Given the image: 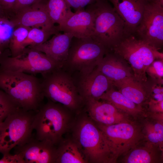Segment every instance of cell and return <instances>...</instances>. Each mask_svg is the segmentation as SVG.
I'll return each mask as SVG.
<instances>
[{"instance_id":"3957f363","label":"cell","mask_w":163,"mask_h":163,"mask_svg":"<svg viewBox=\"0 0 163 163\" xmlns=\"http://www.w3.org/2000/svg\"><path fill=\"white\" fill-rule=\"evenodd\" d=\"M70 111L62 104L48 100L34 115L32 127L36 131V138L56 146L58 144L70 125Z\"/></svg>"},{"instance_id":"9c48e42d","label":"cell","mask_w":163,"mask_h":163,"mask_svg":"<svg viewBox=\"0 0 163 163\" xmlns=\"http://www.w3.org/2000/svg\"><path fill=\"white\" fill-rule=\"evenodd\" d=\"M62 66L44 53L28 47L16 57L10 56L7 50L0 55V68L34 75L45 74Z\"/></svg>"},{"instance_id":"d6986e66","label":"cell","mask_w":163,"mask_h":163,"mask_svg":"<svg viewBox=\"0 0 163 163\" xmlns=\"http://www.w3.org/2000/svg\"><path fill=\"white\" fill-rule=\"evenodd\" d=\"M73 37L72 34L69 33H59L42 44L28 47L44 53L54 61L63 65L67 59Z\"/></svg>"},{"instance_id":"8fae6325","label":"cell","mask_w":163,"mask_h":163,"mask_svg":"<svg viewBox=\"0 0 163 163\" xmlns=\"http://www.w3.org/2000/svg\"><path fill=\"white\" fill-rule=\"evenodd\" d=\"M135 33L139 38L160 49L163 44V5L148 0Z\"/></svg>"},{"instance_id":"f546056e","label":"cell","mask_w":163,"mask_h":163,"mask_svg":"<svg viewBox=\"0 0 163 163\" xmlns=\"http://www.w3.org/2000/svg\"><path fill=\"white\" fill-rule=\"evenodd\" d=\"M18 108L9 96L0 89V114L6 117Z\"/></svg>"},{"instance_id":"2e32d148","label":"cell","mask_w":163,"mask_h":163,"mask_svg":"<svg viewBox=\"0 0 163 163\" xmlns=\"http://www.w3.org/2000/svg\"><path fill=\"white\" fill-rule=\"evenodd\" d=\"M126 62L118 55L108 52L96 68L112 82L113 86L117 88L135 80L132 69Z\"/></svg>"},{"instance_id":"74e56055","label":"cell","mask_w":163,"mask_h":163,"mask_svg":"<svg viewBox=\"0 0 163 163\" xmlns=\"http://www.w3.org/2000/svg\"><path fill=\"white\" fill-rule=\"evenodd\" d=\"M0 17H6L9 18L8 15L0 4Z\"/></svg>"},{"instance_id":"6da1fadb","label":"cell","mask_w":163,"mask_h":163,"mask_svg":"<svg viewBox=\"0 0 163 163\" xmlns=\"http://www.w3.org/2000/svg\"><path fill=\"white\" fill-rule=\"evenodd\" d=\"M0 89L23 110L36 112L43 104L41 80L34 75L0 68Z\"/></svg>"},{"instance_id":"d6a6232c","label":"cell","mask_w":163,"mask_h":163,"mask_svg":"<svg viewBox=\"0 0 163 163\" xmlns=\"http://www.w3.org/2000/svg\"><path fill=\"white\" fill-rule=\"evenodd\" d=\"M146 103L149 105V112L152 113H163V101H158L151 98Z\"/></svg>"},{"instance_id":"1f68e13d","label":"cell","mask_w":163,"mask_h":163,"mask_svg":"<svg viewBox=\"0 0 163 163\" xmlns=\"http://www.w3.org/2000/svg\"><path fill=\"white\" fill-rule=\"evenodd\" d=\"M39 1L40 0H16L13 10L12 16L22 9L33 5Z\"/></svg>"},{"instance_id":"ba28073f","label":"cell","mask_w":163,"mask_h":163,"mask_svg":"<svg viewBox=\"0 0 163 163\" xmlns=\"http://www.w3.org/2000/svg\"><path fill=\"white\" fill-rule=\"evenodd\" d=\"M36 112L18 108L0 123V152L10 153L16 146L30 137Z\"/></svg>"},{"instance_id":"f1b7e54d","label":"cell","mask_w":163,"mask_h":163,"mask_svg":"<svg viewBox=\"0 0 163 163\" xmlns=\"http://www.w3.org/2000/svg\"><path fill=\"white\" fill-rule=\"evenodd\" d=\"M146 73L154 82L158 84H163V59L153 61L147 68Z\"/></svg>"},{"instance_id":"4dcf8cb0","label":"cell","mask_w":163,"mask_h":163,"mask_svg":"<svg viewBox=\"0 0 163 163\" xmlns=\"http://www.w3.org/2000/svg\"><path fill=\"white\" fill-rule=\"evenodd\" d=\"M68 6L75 11L85 9V7L98 0H64Z\"/></svg>"},{"instance_id":"52a82bcc","label":"cell","mask_w":163,"mask_h":163,"mask_svg":"<svg viewBox=\"0 0 163 163\" xmlns=\"http://www.w3.org/2000/svg\"><path fill=\"white\" fill-rule=\"evenodd\" d=\"M74 133L75 140L88 161L96 163L115 162L104 135L88 117H84L79 120Z\"/></svg>"},{"instance_id":"4316f807","label":"cell","mask_w":163,"mask_h":163,"mask_svg":"<svg viewBox=\"0 0 163 163\" xmlns=\"http://www.w3.org/2000/svg\"><path fill=\"white\" fill-rule=\"evenodd\" d=\"M30 27L20 26L15 27L10 40L9 49L11 56L15 57L21 54L24 49L23 43Z\"/></svg>"},{"instance_id":"9a60e30c","label":"cell","mask_w":163,"mask_h":163,"mask_svg":"<svg viewBox=\"0 0 163 163\" xmlns=\"http://www.w3.org/2000/svg\"><path fill=\"white\" fill-rule=\"evenodd\" d=\"M124 24L125 37L133 34L143 17L148 0H107Z\"/></svg>"},{"instance_id":"4fadbf2b","label":"cell","mask_w":163,"mask_h":163,"mask_svg":"<svg viewBox=\"0 0 163 163\" xmlns=\"http://www.w3.org/2000/svg\"><path fill=\"white\" fill-rule=\"evenodd\" d=\"M72 77L85 102L90 99L99 100L113 86L112 82L96 68L87 75Z\"/></svg>"},{"instance_id":"d590c367","label":"cell","mask_w":163,"mask_h":163,"mask_svg":"<svg viewBox=\"0 0 163 163\" xmlns=\"http://www.w3.org/2000/svg\"><path fill=\"white\" fill-rule=\"evenodd\" d=\"M151 84L150 95L152 94L163 93V87L161 85L157 84L154 82L153 84Z\"/></svg>"},{"instance_id":"f35d334b","label":"cell","mask_w":163,"mask_h":163,"mask_svg":"<svg viewBox=\"0 0 163 163\" xmlns=\"http://www.w3.org/2000/svg\"><path fill=\"white\" fill-rule=\"evenodd\" d=\"M6 117L0 114V123L3 121Z\"/></svg>"},{"instance_id":"836d02e7","label":"cell","mask_w":163,"mask_h":163,"mask_svg":"<svg viewBox=\"0 0 163 163\" xmlns=\"http://www.w3.org/2000/svg\"><path fill=\"white\" fill-rule=\"evenodd\" d=\"M0 163H24L22 158L17 154L11 155L10 153L4 154L0 159Z\"/></svg>"},{"instance_id":"8d00e7d4","label":"cell","mask_w":163,"mask_h":163,"mask_svg":"<svg viewBox=\"0 0 163 163\" xmlns=\"http://www.w3.org/2000/svg\"><path fill=\"white\" fill-rule=\"evenodd\" d=\"M149 98L158 101H163V93L152 94H150Z\"/></svg>"},{"instance_id":"603a6c76","label":"cell","mask_w":163,"mask_h":163,"mask_svg":"<svg viewBox=\"0 0 163 163\" xmlns=\"http://www.w3.org/2000/svg\"><path fill=\"white\" fill-rule=\"evenodd\" d=\"M151 85L148 82L142 83L133 80L122 84L117 88L119 91L130 101L142 106L149 97Z\"/></svg>"},{"instance_id":"5b68a950","label":"cell","mask_w":163,"mask_h":163,"mask_svg":"<svg viewBox=\"0 0 163 163\" xmlns=\"http://www.w3.org/2000/svg\"><path fill=\"white\" fill-rule=\"evenodd\" d=\"M112 50L131 66L136 81L142 83L148 82L146 70L154 60L163 59L159 49L133 34L124 37Z\"/></svg>"},{"instance_id":"e0dca14e","label":"cell","mask_w":163,"mask_h":163,"mask_svg":"<svg viewBox=\"0 0 163 163\" xmlns=\"http://www.w3.org/2000/svg\"><path fill=\"white\" fill-rule=\"evenodd\" d=\"M85 106L91 119L98 123L110 125L131 121L129 115L105 101L90 99L85 101Z\"/></svg>"},{"instance_id":"83f0119b","label":"cell","mask_w":163,"mask_h":163,"mask_svg":"<svg viewBox=\"0 0 163 163\" xmlns=\"http://www.w3.org/2000/svg\"><path fill=\"white\" fill-rule=\"evenodd\" d=\"M15 27L9 19L0 17V55L9 48Z\"/></svg>"},{"instance_id":"7a4b0ae2","label":"cell","mask_w":163,"mask_h":163,"mask_svg":"<svg viewBox=\"0 0 163 163\" xmlns=\"http://www.w3.org/2000/svg\"><path fill=\"white\" fill-rule=\"evenodd\" d=\"M93 13L91 37L109 51L125 37L124 22L107 0H98L87 6Z\"/></svg>"},{"instance_id":"ffe728a7","label":"cell","mask_w":163,"mask_h":163,"mask_svg":"<svg viewBox=\"0 0 163 163\" xmlns=\"http://www.w3.org/2000/svg\"><path fill=\"white\" fill-rule=\"evenodd\" d=\"M99 100L110 103L118 110L134 118L145 114L142 106L130 101L120 91L114 89L113 86L105 92Z\"/></svg>"},{"instance_id":"ac0fdd59","label":"cell","mask_w":163,"mask_h":163,"mask_svg":"<svg viewBox=\"0 0 163 163\" xmlns=\"http://www.w3.org/2000/svg\"><path fill=\"white\" fill-rule=\"evenodd\" d=\"M58 26L60 31L71 33L75 37H91L94 30L93 13L87 8L75 12L71 10Z\"/></svg>"},{"instance_id":"277c9868","label":"cell","mask_w":163,"mask_h":163,"mask_svg":"<svg viewBox=\"0 0 163 163\" xmlns=\"http://www.w3.org/2000/svg\"><path fill=\"white\" fill-rule=\"evenodd\" d=\"M108 52L91 37H73L67 59L62 68L72 77L87 75L96 68Z\"/></svg>"},{"instance_id":"5bb4252c","label":"cell","mask_w":163,"mask_h":163,"mask_svg":"<svg viewBox=\"0 0 163 163\" xmlns=\"http://www.w3.org/2000/svg\"><path fill=\"white\" fill-rule=\"evenodd\" d=\"M9 19L15 28L24 26L60 31L58 25L53 23L40 1L13 15Z\"/></svg>"},{"instance_id":"7402d4cb","label":"cell","mask_w":163,"mask_h":163,"mask_svg":"<svg viewBox=\"0 0 163 163\" xmlns=\"http://www.w3.org/2000/svg\"><path fill=\"white\" fill-rule=\"evenodd\" d=\"M150 113L151 116L146 119L142 130L147 141L158 146L163 151V113Z\"/></svg>"},{"instance_id":"8992f818","label":"cell","mask_w":163,"mask_h":163,"mask_svg":"<svg viewBox=\"0 0 163 163\" xmlns=\"http://www.w3.org/2000/svg\"><path fill=\"white\" fill-rule=\"evenodd\" d=\"M41 86L44 97L60 104L72 111L85 106L71 75L62 67L42 75Z\"/></svg>"},{"instance_id":"cb8c5ba5","label":"cell","mask_w":163,"mask_h":163,"mask_svg":"<svg viewBox=\"0 0 163 163\" xmlns=\"http://www.w3.org/2000/svg\"><path fill=\"white\" fill-rule=\"evenodd\" d=\"M57 147L55 163H85L88 162L81 147L74 140L62 142Z\"/></svg>"},{"instance_id":"30bf717a","label":"cell","mask_w":163,"mask_h":163,"mask_svg":"<svg viewBox=\"0 0 163 163\" xmlns=\"http://www.w3.org/2000/svg\"><path fill=\"white\" fill-rule=\"evenodd\" d=\"M107 141L115 162L140 143L144 138L139 126L131 121L106 125L97 124Z\"/></svg>"},{"instance_id":"e575fe53","label":"cell","mask_w":163,"mask_h":163,"mask_svg":"<svg viewBox=\"0 0 163 163\" xmlns=\"http://www.w3.org/2000/svg\"><path fill=\"white\" fill-rule=\"evenodd\" d=\"M16 0H0V4L9 18L12 15Z\"/></svg>"},{"instance_id":"484cf974","label":"cell","mask_w":163,"mask_h":163,"mask_svg":"<svg viewBox=\"0 0 163 163\" xmlns=\"http://www.w3.org/2000/svg\"><path fill=\"white\" fill-rule=\"evenodd\" d=\"M56 30H49L37 27H30L27 36L23 44L24 49L28 46L42 44L47 40L52 35L59 33Z\"/></svg>"},{"instance_id":"44dd1931","label":"cell","mask_w":163,"mask_h":163,"mask_svg":"<svg viewBox=\"0 0 163 163\" xmlns=\"http://www.w3.org/2000/svg\"><path fill=\"white\" fill-rule=\"evenodd\" d=\"M137 145L124 156L123 162L154 163L160 161L159 152L162 151L158 146L148 141L144 146Z\"/></svg>"},{"instance_id":"d4e9b609","label":"cell","mask_w":163,"mask_h":163,"mask_svg":"<svg viewBox=\"0 0 163 163\" xmlns=\"http://www.w3.org/2000/svg\"><path fill=\"white\" fill-rule=\"evenodd\" d=\"M54 24L60 25L71 11L64 0H40Z\"/></svg>"},{"instance_id":"7c38bea8","label":"cell","mask_w":163,"mask_h":163,"mask_svg":"<svg viewBox=\"0 0 163 163\" xmlns=\"http://www.w3.org/2000/svg\"><path fill=\"white\" fill-rule=\"evenodd\" d=\"M14 154L19 155L24 163H55L57 147L51 142L39 140L33 135L24 142L14 148Z\"/></svg>"}]
</instances>
